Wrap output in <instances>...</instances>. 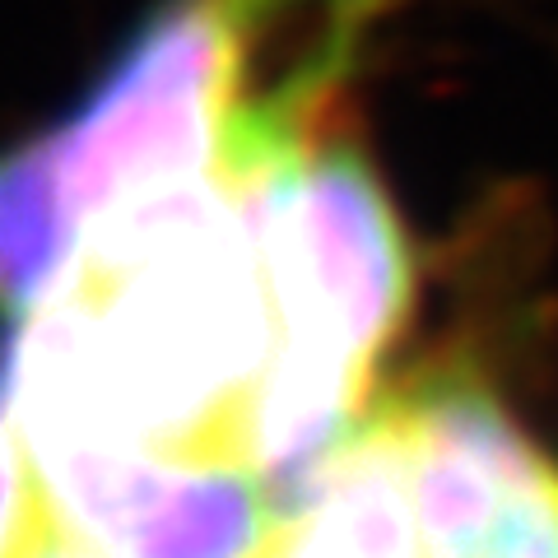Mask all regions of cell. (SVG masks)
<instances>
[{"label": "cell", "mask_w": 558, "mask_h": 558, "mask_svg": "<svg viewBox=\"0 0 558 558\" xmlns=\"http://www.w3.org/2000/svg\"><path fill=\"white\" fill-rule=\"evenodd\" d=\"M242 108V24L223 0H168L51 135L84 229L219 172Z\"/></svg>", "instance_id": "1"}, {"label": "cell", "mask_w": 558, "mask_h": 558, "mask_svg": "<svg viewBox=\"0 0 558 558\" xmlns=\"http://www.w3.org/2000/svg\"><path fill=\"white\" fill-rule=\"evenodd\" d=\"M38 508L108 558H256L284 502L252 470L135 442H24Z\"/></svg>", "instance_id": "2"}, {"label": "cell", "mask_w": 558, "mask_h": 558, "mask_svg": "<svg viewBox=\"0 0 558 558\" xmlns=\"http://www.w3.org/2000/svg\"><path fill=\"white\" fill-rule=\"evenodd\" d=\"M428 558H558V465L465 373L391 396Z\"/></svg>", "instance_id": "3"}, {"label": "cell", "mask_w": 558, "mask_h": 558, "mask_svg": "<svg viewBox=\"0 0 558 558\" xmlns=\"http://www.w3.org/2000/svg\"><path fill=\"white\" fill-rule=\"evenodd\" d=\"M84 233L51 135L0 154V307L33 317L75 270Z\"/></svg>", "instance_id": "4"}, {"label": "cell", "mask_w": 558, "mask_h": 558, "mask_svg": "<svg viewBox=\"0 0 558 558\" xmlns=\"http://www.w3.org/2000/svg\"><path fill=\"white\" fill-rule=\"evenodd\" d=\"M28 521H33V480H28L20 433H14V418H10L5 377H0V558L20 554Z\"/></svg>", "instance_id": "5"}, {"label": "cell", "mask_w": 558, "mask_h": 558, "mask_svg": "<svg viewBox=\"0 0 558 558\" xmlns=\"http://www.w3.org/2000/svg\"><path fill=\"white\" fill-rule=\"evenodd\" d=\"M14 558H108V554L84 545V539H75L70 531H61L57 521L38 508V498H33V521H28V531L20 539V554Z\"/></svg>", "instance_id": "6"}, {"label": "cell", "mask_w": 558, "mask_h": 558, "mask_svg": "<svg viewBox=\"0 0 558 558\" xmlns=\"http://www.w3.org/2000/svg\"><path fill=\"white\" fill-rule=\"evenodd\" d=\"M223 5H229V10H233V20L247 28V24L260 20V14H270V10H279V5H293V0H223ZM336 5H340L344 20H363V14H368L377 0H336Z\"/></svg>", "instance_id": "7"}]
</instances>
